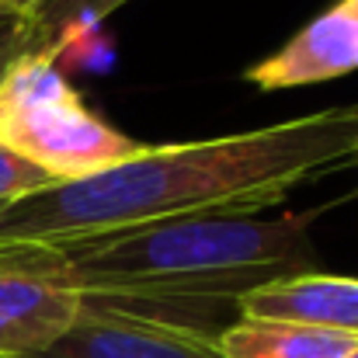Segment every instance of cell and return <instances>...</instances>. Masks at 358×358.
Segmentation results:
<instances>
[{"instance_id":"obj_13","label":"cell","mask_w":358,"mask_h":358,"mask_svg":"<svg viewBox=\"0 0 358 358\" xmlns=\"http://www.w3.org/2000/svg\"><path fill=\"white\" fill-rule=\"evenodd\" d=\"M341 3H345V7H348V10L358 17V0H341Z\"/></svg>"},{"instance_id":"obj_9","label":"cell","mask_w":358,"mask_h":358,"mask_svg":"<svg viewBox=\"0 0 358 358\" xmlns=\"http://www.w3.org/2000/svg\"><path fill=\"white\" fill-rule=\"evenodd\" d=\"M129 3V0H42L28 21L35 28V38L42 49H56L63 52V45L87 24L108 17L115 7Z\"/></svg>"},{"instance_id":"obj_8","label":"cell","mask_w":358,"mask_h":358,"mask_svg":"<svg viewBox=\"0 0 358 358\" xmlns=\"http://www.w3.org/2000/svg\"><path fill=\"white\" fill-rule=\"evenodd\" d=\"M216 345L227 358H345L358 338L306 324L237 317L216 334Z\"/></svg>"},{"instance_id":"obj_4","label":"cell","mask_w":358,"mask_h":358,"mask_svg":"<svg viewBox=\"0 0 358 358\" xmlns=\"http://www.w3.org/2000/svg\"><path fill=\"white\" fill-rule=\"evenodd\" d=\"M84 296L38 240H0V358H31L80 317Z\"/></svg>"},{"instance_id":"obj_2","label":"cell","mask_w":358,"mask_h":358,"mask_svg":"<svg viewBox=\"0 0 358 358\" xmlns=\"http://www.w3.org/2000/svg\"><path fill=\"white\" fill-rule=\"evenodd\" d=\"M306 223L310 216L206 213L38 243L84 299L206 331L209 310H237L264 282L320 271Z\"/></svg>"},{"instance_id":"obj_10","label":"cell","mask_w":358,"mask_h":358,"mask_svg":"<svg viewBox=\"0 0 358 358\" xmlns=\"http://www.w3.org/2000/svg\"><path fill=\"white\" fill-rule=\"evenodd\" d=\"M52 185H59L52 174H45L31 160L17 157L14 150L0 146V206H10V202L28 199L42 188H52Z\"/></svg>"},{"instance_id":"obj_15","label":"cell","mask_w":358,"mask_h":358,"mask_svg":"<svg viewBox=\"0 0 358 358\" xmlns=\"http://www.w3.org/2000/svg\"><path fill=\"white\" fill-rule=\"evenodd\" d=\"M3 209H7V206H0V213H3Z\"/></svg>"},{"instance_id":"obj_12","label":"cell","mask_w":358,"mask_h":358,"mask_svg":"<svg viewBox=\"0 0 358 358\" xmlns=\"http://www.w3.org/2000/svg\"><path fill=\"white\" fill-rule=\"evenodd\" d=\"M42 0H0V10H7V14H21V17H28L35 7H38Z\"/></svg>"},{"instance_id":"obj_5","label":"cell","mask_w":358,"mask_h":358,"mask_svg":"<svg viewBox=\"0 0 358 358\" xmlns=\"http://www.w3.org/2000/svg\"><path fill=\"white\" fill-rule=\"evenodd\" d=\"M31 358H227L216 334L84 299L70 331Z\"/></svg>"},{"instance_id":"obj_1","label":"cell","mask_w":358,"mask_h":358,"mask_svg":"<svg viewBox=\"0 0 358 358\" xmlns=\"http://www.w3.org/2000/svg\"><path fill=\"white\" fill-rule=\"evenodd\" d=\"M358 164V105L206 143L143 146L98 174L59 181L0 213V240H66L136 223L250 213Z\"/></svg>"},{"instance_id":"obj_14","label":"cell","mask_w":358,"mask_h":358,"mask_svg":"<svg viewBox=\"0 0 358 358\" xmlns=\"http://www.w3.org/2000/svg\"><path fill=\"white\" fill-rule=\"evenodd\" d=\"M345 358H358V345H355V348H352V352H348V355H345Z\"/></svg>"},{"instance_id":"obj_3","label":"cell","mask_w":358,"mask_h":358,"mask_svg":"<svg viewBox=\"0 0 358 358\" xmlns=\"http://www.w3.org/2000/svg\"><path fill=\"white\" fill-rule=\"evenodd\" d=\"M56 59V49H35L7 70L0 84V146L56 181H77L136 157L146 143L129 139L91 112Z\"/></svg>"},{"instance_id":"obj_11","label":"cell","mask_w":358,"mask_h":358,"mask_svg":"<svg viewBox=\"0 0 358 358\" xmlns=\"http://www.w3.org/2000/svg\"><path fill=\"white\" fill-rule=\"evenodd\" d=\"M35 49H42V45H38V38H35L31 21L21 17V14L0 10V84H3L7 70H10L24 52H35Z\"/></svg>"},{"instance_id":"obj_6","label":"cell","mask_w":358,"mask_h":358,"mask_svg":"<svg viewBox=\"0 0 358 358\" xmlns=\"http://www.w3.org/2000/svg\"><path fill=\"white\" fill-rule=\"evenodd\" d=\"M352 70H358V17L345 3H334L275 56L254 63L243 77L261 91H282L334 80Z\"/></svg>"},{"instance_id":"obj_7","label":"cell","mask_w":358,"mask_h":358,"mask_svg":"<svg viewBox=\"0 0 358 358\" xmlns=\"http://www.w3.org/2000/svg\"><path fill=\"white\" fill-rule=\"evenodd\" d=\"M237 317L306 324L358 338V278L324 271L275 278L240 296Z\"/></svg>"}]
</instances>
